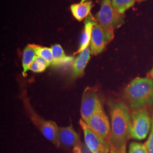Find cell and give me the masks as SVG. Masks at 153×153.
Masks as SVG:
<instances>
[{
    "label": "cell",
    "mask_w": 153,
    "mask_h": 153,
    "mask_svg": "<svg viewBox=\"0 0 153 153\" xmlns=\"http://www.w3.org/2000/svg\"><path fill=\"white\" fill-rule=\"evenodd\" d=\"M111 118V146L126 153V143L130 136L131 118L129 110L123 102L110 105Z\"/></svg>",
    "instance_id": "cell-1"
},
{
    "label": "cell",
    "mask_w": 153,
    "mask_h": 153,
    "mask_svg": "<svg viewBox=\"0 0 153 153\" xmlns=\"http://www.w3.org/2000/svg\"><path fill=\"white\" fill-rule=\"evenodd\" d=\"M125 97L131 108L153 104V79L137 77L126 86Z\"/></svg>",
    "instance_id": "cell-2"
},
{
    "label": "cell",
    "mask_w": 153,
    "mask_h": 153,
    "mask_svg": "<svg viewBox=\"0 0 153 153\" xmlns=\"http://www.w3.org/2000/svg\"><path fill=\"white\" fill-rule=\"evenodd\" d=\"M25 107L33 124L36 126L39 130L42 132L44 137L50 142L53 143L56 147L60 146L59 137V129L56 123L51 120H47L39 116L33 110L28 99L25 97L23 99Z\"/></svg>",
    "instance_id": "cell-3"
},
{
    "label": "cell",
    "mask_w": 153,
    "mask_h": 153,
    "mask_svg": "<svg viewBox=\"0 0 153 153\" xmlns=\"http://www.w3.org/2000/svg\"><path fill=\"white\" fill-rule=\"evenodd\" d=\"M95 19L105 30L114 33L115 28L120 27L124 23V16L115 9L111 0H103Z\"/></svg>",
    "instance_id": "cell-4"
},
{
    "label": "cell",
    "mask_w": 153,
    "mask_h": 153,
    "mask_svg": "<svg viewBox=\"0 0 153 153\" xmlns=\"http://www.w3.org/2000/svg\"><path fill=\"white\" fill-rule=\"evenodd\" d=\"M152 119L145 109H138L131 115L130 136L137 140L146 138L152 127Z\"/></svg>",
    "instance_id": "cell-5"
},
{
    "label": "cell",
    "mask_w": 153,
    "mask_h": 153,
    "mask_svg": "<svg viewBox=\"0 0 153 153\" xmlns=\"http://www.w3.org/2000/svg\"><path fill=\"white\" fill-rule=\"evenodd\" d=\"M85 122L92 131L111 145V128L108 119L105 114L103 108L99 109Z\"/></svg>",
    "instance_id": "cell-6"
},
{
    "label": "cell",
    "mask_w": 153,
    "mask_h": 153,
    "mask_svg": "<svg viewBox=\"0 0 153 153\" xmlns=\"http://www.w3.org/2000/svg\"><path fill=\"white\" fill-rule=\"evenodd\" d=\"M79 124L83 131L86 145L91 153H109L110 143L92 131L87 126L85 121L81 119Z\"/></svg>",
    "instance_id": "cell-7"
},
{
    "label": "cell",
    "mask_w": 153,
    "mask_h": 153,
    "mask_svg": "<svg viewBox=\"0 0 153 153\" xmlns=\"http://www.w3.org/2000/svg\"><path fill=\"white\" fill-rule=\"evenodd\" d=\"M114 38V32L105 30L97 22L93 27L90 44L91 54L93 55L100 54Z\"/></svg>",
    "instance_id": "cell-8"
},
{
    "label": "cell",
    "mask_w": 153,
    "mask_h": 153,
    "mask_svg": "<svg viewBox=\"0 0 153 153\" xmlns=\"http://www.w3.org/2000/svg\"><path fill=\"white\" fill-rule=\"evenodd\" d=\"M101 108L102 106L95 90L90 87L86 88L82 94L81 106L82 120H87Z\"/></svg>",
    "instance_id": "cell-9"
},
{
    "label": "cell",
    "mask_w": 153,
    "mask_h": 153,
    "mask_svg": "<svg viewBox=\"0 0 153 153\" xmlns=\"http://www.w3.org/2000/svg\"><path fill=\"white\" fill-rule=\"evenodd\" d=\"M59 137L60 145L67 147L76 148L79 144V137L72 126L59 127Z\"/></svg>",
    "instance_id": "cell-10"
},
{
    "label": "cell",
    "mask_w": 153,
    "mask_h": 153,
    "mask_svg": "<svg viewBox=\"0 0 153 153\" xmlns=\"http://www.w3.org/2000/svg\"><path fill=\"white\" fill-rule=\"evenodd\" d=\"M96 23L97 21L95 18H94L91 14H90L89 16L85 19V27L81 35L80 46L76 53H79L88 47V45L90 44L93 27Z\"/></svg>",
    "instance_id": "cell-11"
},
{
    "label": "cell",
    "mask_w": 153,
    "mask_h": 153,
    "mask_svg": "<svg viewBox=\"0 0 153 153\" xmlns=\"http://www.w3.org/2000/svg\"><path fill=\"white\" fill-rule=\"evenodd\" d=\"M91 51L89 47L83 51L74 62L72 68V76L74 78L81 76L90 59Z\"/></svg>",
    "instance_id": "cell-12"
},
{
    "label": "cell",
    "mask_w": 153,
    "mask_h": 153,
    "mask_svg": "<svg viewBox=\"0 0 153 153\" xmlns=\"http://www.w3.org/2000/svg\"><path fill=\"white\" fill-rule=\"evenodd\" d=\"M93 7V2L90 0H82L78 4L71 6V10L73 16L78 21L86 19Z\"/></svg>",
    "instance_id": "cell-13"
},
{
    "label": "cell",
    "mask_w": 153,
    "mask_h": 153,
    "mask_svg": "<svg viewBox=\"0 0 153 153\" xmlns=\"http://www.w3.org/2000/svg\"><path fill=\"white\" fill-rule=\"evenodd\" d=\"M36 56L35 44H28L24 49L22 59V74L23 76H25L28 71H29L30 67Z\"/></svg>",
    "instance_id": "cell-14"
},
{
    "label": "cell",
    "mask_w": 153,
    "mask_h": 153,
    "mask_svg": "<svg viewBox=\"0 0 153 153\" xmlns=\"http://www.w3.org/2000/svg\"><path fill=\"white\" fill-rule=\"evenodd\" d=\"M53 55L52 65L59 66L62 64L68 63L73 60V57L67 56L62 47L60 44H55L51 47Z\"/></svg>",
    "instance_id": "cell-15"
},
{
    "label": "cell",
    "mask_w": 153,
    "mask_h": 153,
    "mask_svg": "<svg viewBox=\"0 0 153 153\" xmlns=\"http://www.w3.org/2000/svg\"><path fill=\"white\" fill-rule=\"evenodd\" d=\"M112 5L119 13L123 14L131 8L138 0H111Z\"/></svg>",
    "instance_id": "cell-16"
},
{
    "label": "cell",
    "mask_w": 153,
    "mask_h": 153,
    "mask_svg": "<svg viewBox=\"0 0 153 153\" xmlns=\"http://www.w3.org/2000/svg\"><path fill=\"white\" fill-rule=\"evenodd\" d=\"M35 51L36 55L46 61L48 65L52 64L53 61V55L51 48L35 45Z\"/></svg>",
    "instance_id": "cell-17"
},
{
    "label": "cell",
    "mask_w": 153,
    "mask_h": 153,
    "mask_svg": "<svg viewBox=\"0 0 153 153\" xmlns=\"http://www.w3.org/2000/svg\"><path fill=\"white\" fill-rule=\"evenodd\" d=\"M48 66L49 65L46 61L36 56L30 66L29 70L35 73H42L46 69Z\"/></svg>",
    "instance_id": "cell-18"
},
{
    "label": "cell",
    "mask_w": 153,
    "mask_h": 153,
    "mask_svg": "<svg viewBox=\"0 0 153 153\" xmlns=\"http://www.w3.org/2000/svg\"><path fill=\"white\" fill-rule=\"evenodd\" d=\"M128 153H149L145 144L131 142L129 145Z\"/></svg>",
    "instance_id": "cell-19"
},
{
    "label": "cell",
    "mask_w": 153,
    "mask_h": 153,
    "mask_svg": "<svg viewBox=\"0 0 153 153\" xmlns=\"http://www.w3.org/2000/svg\"><path fill=\"white\" fill-rule=\"evenodd\" d=\"M145 145L147 148L148 153H153V120L152 123V127H151V131L148 138L147 141L145 142Z\"/></svg>",
    "instance_id": "cell-20"
},
{
    "label": "cell",
    "mask_w": 153,
    "mask_h": 153,
    "mask_svg": "<svg viewBox=\"0 0 153 153\" xmlns=\"http://www.w3.org/2000/svg\"><path fill=\"white\" fill-rule=\"evenodd\" d=\"M109 153H123V152H120L119 150H117L116 149H115V148H113L112 146H111V149H110V152Z\"/></svg>",
    "instance_id": "cell-21"
},
{
    "label": "cell",
    "mask_w": 153,
    "mask_h": 153,
    "mask_svg": "<svg viewBox=\"0 0 153 153\" xmlns=\"http://www.w3.org/2000/svg\"><path fill=\"white\" fill-rule=\"evenodd\" d=\"M150 76H152V78H153V68H152V71H150Z\"/></svg>",
    "instance_id": "cell-22"
},
{
    "label": "cell",
    "mask_w": 153,
    "mask_h": 153,
    "mask_svg": "<svg viewBox=\"0 0 153 153\" xmlns=\"http://www.w3.org/2000/svg\"><path fill=\"white\" fill-rule=\"evenodd\" d=\"M143 1H145V0H138V2H142Z\"/></svg>",
    "instance_id": "cell-23"
}]
</instances>
